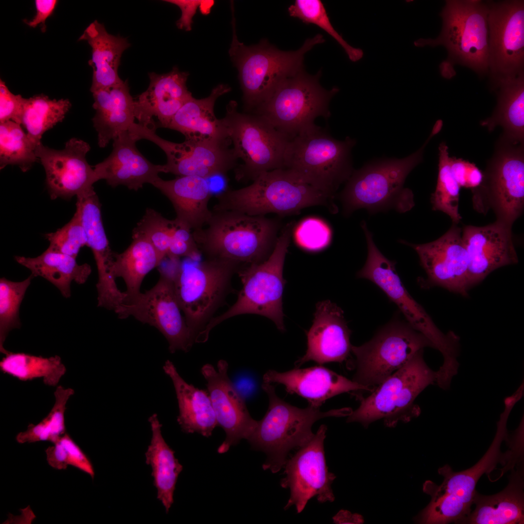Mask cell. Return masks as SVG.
Wrapping results in <instances>:
<instances>
[{
    "label": "cell",
    "instance_id": "f5cc1de1",
    "mask_svg": "<svg viewBox=\"0 0 524 524\" xmlns=\"http://www.w3.org/2000/svg\"><path fill=\"white\" fill-rule=\"evenodd\" d=\"M63 445L67 464L89 475L93 479L95 470L88 457L66 432L59 439Z\"/></svg>",
    "mask_w": 524,
    "mask_h": 524
},
{
    "label": "cell",
    "instance_id": "484cf974",
    "mask_svg": "<svg viewBox=\"0 0 524 524\" xmlns=\"http://www.w3.org/2000/svg\"><path fill=\"white\" fill-rule=\"evenodd\" d=\"M148 75L147 89L134 99L135 118L147 127L167 128L176 113L193 97L186 86L189 73L174 67L165 74Z\"/></svg>",
    "mask_w": 524,
    "mask_h": 524
},
{
    "label": "cell",
    "instance_id": "ac0fdd59",
    "mask_svg": "<svg viewBox=\"0 0 524 524\" xmlns=\"http://www.w3.org/2000/svg\"><path fill=\"white\" fill-rule=\"evenodd\" d=\"M492 85L524 73V1H486Z\"/></svg>",
    "mask_w": 524,
    "mask_h": 524
},
{
    "label": "cell",
    "instance_id": "b9f144b4",
    "mask_svg": "<svg viewBox=\"0 0 524 524\" xmlns=\"http://www.w3.org/2000/svg\"><path fill=\"white\" fill-rule=\"evenodd\" d=\"M12 121L0 123V169L8 165L18 166L26 172L39 161L36 146L22 130Z\"/></svg>",
    "mask_w": 524,
    "mask_h": 524
},
{
    "label": "cell",
    "instance_id": "2e32d148",
    "mask_svg": "<svg viewBox=\"0 0 524 524\" xmlns=\"http://www.w3.org/2000/svg\"><path fill=\"white\" fill-rule=\"evenodd\" d=\"M427 347L434 348L424 335L397 313L369 341L352 345L356 368L353 380L374 389L371 387L379 384Z\"/></svg>",
    "mask_w": 524,
    "mask_h": 524
},
{
    "label": "cell",
    "instance_id": "9f6ffc18",
    "mask_svg": "<svg viewBox=\"0 0 524 524\" xmlns=\"http://www.w3.org/2000/svg\"><path fill=\"white\" fill-rule=\"evenodd\" d=\"M333 521L336 524H362L364 522L363 517L357 513L352 514L350 512L340 510L333 518Z\"/></svg>",
    "mask_w": 524,
    "mask_h": 524
},
{
    "label": "cell",
    "instance_id": "7dc6e473",
    "mask_svg": "<svg viewBox=\"0 0 524 524\" xmlns=\"http://www.w3.org/2000/svg\"><path fill=\"white\" fill-rule=\"evenodd\" d=\"M175 220H169L151 208H147L132 231V236L143 237L149 242L160 256L167 255Z\"/></svg>",
    "mask_w": 524,
    "mask_h": 524
},
{
    "label": "cell",
    "instance_id": "cb8c5ba5",
    "mask_svg": "<svg viewBox=\"0 0 524 524\" xmlns=\"http://www.w3.org/2000/svg\"><path fill=\"white\" fill-rule=\"evenodd\" d=\"M462 239L468 254L470 288L496 269L518 262L511 227L501 222L465 226Z\"/></svg>",
    "mask_w": 524,
    "mask_h": 524
},
{
    "label": "cell",
    "instance_id": "83f0119b",
    "mask_svg": "<svg viewBox=\"0 0 524 524\" xmlns=\"http://www.w3.org/2000/svg\"><path fill=\"white\" fill-rule=\"evenodd\" d=\"M264 383L283 385L287 392L307 400L309 406L319 408L327 399L340 393L357 390L372 392L371 389L321 366L295 368L285 372L267 371Z\"/></svg>",
    "mask_w": 524,
    "mask_h": 524
},
{
    "label": "cell",
    "instance_id": "8fae6325",
    "mask_svg": "<svg viewBox=\"0 0 524 524\" xmlns=\"http://www.w3.org/2000/svg\"><path fill=\"white\" fill-rule=\"evenodd\" d=\"M242 265L218 258L182 263L174 278V286L195 341L230 291L231 278Z\"/></svg>",
    "mask_w": 524,
    "mask_h": 524
},
{
    "label": "cell",
    "instance_id": "5bb4252c",
    "mask_svg": "<svg viewBox=\"0 0 524 524\" xmlns=\"http://www.w3.org/2000/svg\"><path fill=\"white\" fill-rule=\"evenodd\" d=\"M361 227L366 238L368 254L359 278L368 279L377 286L398 308L406 321L424 335L442 354L443 360L451 361L459 355V338L453 331L445 334L435 324L424 308L409 293L395 269L396 262L388 259L378 249L362 221Z\"/></svg>",
    "mask_w": 524,
    "mask_h": 524
},
{
    "label": "cell",
    "instance_id": "52a82bcc",
    "mask_svg": "<svg viewBox=\"0 0 524 524\" xmlns=\"http://www.w3.org/2000/svg\"><path fill=\"white\" fill-rule=\"evenodd\" d=\"M262 388L268 396V410L247 440L252 449L266 454L262 468L273 473L284 467L291 450L299 448L312 438L311 427L316 421L327 417L347 416L350 411L347 408L324 412L310 406L298 408L278 397L271 383L263 382Z\"/></svg>",
    "mask_w": 524,
    "mask_h": 524
},
{
    "label": "cell",
    "instance_id": "74e56055",
    "mask_svg": "<svg viewBox=\"0 0 524 524\" xmlns=\"http://www.w3.org/2000/svg\"><path fill=\"white\" fill-rule=\"evenodd\" d=\"M15 259L34 277H41L54 285L66 298L71 295V282L83 284L91 273L88 264H79L76 258L48 248L36 257L16 256Z\"/></svg>",
    "mask_w": 524,
    "mask_h": 524
},
{
    "label": "cell",
    "instance_id": "11a10c76",
    "mask_svg": "<svg viewBox=\"0 0 524 524\" xmlns=\"http://www.w3.org/2000/svg\"><path fill=\"white\" fill-rule=\"evenodd\" d=\"M168 2L177 5L182 11L180 18L177 21V25L179 28H184L186 31L191 29L192 17L196 13L197 8L200 6L203 0H166Z\"/></svg>",
    "mask_w": 524,
    "mask_h": 524
},
{
    "label": "cell",
    "instance_id": "bcb514c9",
    "mask_svg": "<svg viewBox=\"0 0 524 524\" xmlns=\"http://www.w3.org/2000/svg\"><path fill=\"white\" fill-rule=\"evenodd\" d=\"M289 15L306 24H313L331 35L344 49L352 62L363 55L361 49L352 47L344 40L332 25L323 2L320 0H295L288 8Z\"/></svg>",
    "mask_w": 524,
    "mask_h": 524
},
{
    "label": "cell",
    "instance_id": "d4e9b609",
    "mask_svg": "<svg viewBox=\"0 0 524 524\" xmlns=\"http://www.w3.org/2000/svg\"><path fill=\"white\" fill-rule=\"evenodd\" d=\"M351 333L340 307L328 300L318 302L306 332V352L295 362L296 366L310 360L319 364L346 360L351 352Z\"/></svg>",
    "mask_w": 524,
    "mask_h": 524
},
{
    "label": "cell",
    "instance_id": "c3c4849f",
    "mask_svg": "<svg viewBox=\"0 0 524 524\" xmlns=\"http://www.w3.org/2000/svg\"><path fill=\"white\" fill-rule=\"evenodd\" d=\"M49 243L48 249L77 258L81 249L87 246V238L79 212L71 220L54 232L45 234Z\"/></svg>",
    "mask_w": 524,
    "mask_h": 524
},
{
    "label": "cell",
    "instance_id": "9a60e30c",
    "mask_svg": "<svg viewBox=\"0 0 524 524\" xmlns=\"http://www.w3.org/2000/svg\"><path fill=\"white\" fill-rule=\"evenodd\" d=\"M481 185L472 189L475 208L491 209L496 220L512 227L524 207V146L501 136Z\"/></svg>",
    "mask_w": 524,
    "mask_h": 524
},
{
    "label": "cell",
    "instance_id": "4dcf8cb0",
    "mask_svg": "<svg viewBox=\"0 0 524 524\" xmlns=\"http://www.w3.org/2000/svg\"><path fill=\"white\" fill-rule=\"evenodd\" d=\"M77 198L76 210L80 214L85 232L87 246L92 251L97 267L98 294L103 298L111 297L119 291L115 279L110 273L115 252L110 248L104 229L101 204L95 191Z\"/></svg>",
    "mask_w": 524,
    "mask_h": 524
},
{
    "label": "cell",
    "instance_id": "f35d334b",
    "mask_svg": "<svg viewBox=\"0 0 524 524\" xmlns=\"http://www.w3.org/2000/svg\"><path fill=\"white\" fill-rule=\"evenodd\" d=\"M132 242L121 253H115L110 273L115 279L121 277L127 287V296L135 295L145 277L157 267L163 258L151 244L145 238L132 236Z\"/></svg>",
    "mask_w": 524,
    "mask_h": 524
},
{
    "label": "cell",
    "instance_id": "3957f363",
    "mask_svg": "<svg viewBox=\"0 0 524 524\" xmlns=\"http://www.w3.org/2000/svg\"><path fill=\"white\" fill-rule=\"evenodd\" d=\"M439 132L433 127L422 147L407 157L377 160L353 170L339 195L343 214L348 216L360 209L370 214L391 210L402 213L411 210L415 205L414 195L404 187L405 180L422 161L426 145Z\"/></svg>",
    "mask_w": 524,
    "mask_h": 524
},
{
    "label": "cell",
    "instance_id": "7402d4cb",
    "mask_svg": "<svg viewBox=\"0 0 524 524\" xmlns=\"http://www.w3.org/2000/svg\"><path fill=\"white\" fill-rule=\"evenodd\" d=\"M90 150L87 143L76 138L70 139L61 150L49 148L42 143L36 147L35 154L44 168L52 199H69L94 191L93 185L98 180L86 159Z\"/></svg>",
    "mask_w": 524,
    "mask_h": 524
},
{
    "label": "cell",
    "instance_id": "d590c367",
    "mask_svg": "<svg viewBox=\"0 0 524 524\" xmlns=\"http://www.w3.org/2000/svg\"><path fill=\"white\" fill-rule=\"evenodd\" d=\"M497 90V104L492 115L481 122L492 131L503 128V136L516 143L524 140V73L500 81L493 85Z\"/></svg>",
    "mask_w": 524,
    "mask_h": 524
},
{
    "label": "cell",
    "instance_id": "277c9868",
    "mask_svg": "<svg viewBox=\"0 0 524 524\" xmlns=\"http://www.w3.org/2000/svg\"><path fill=\"white\" fill-rule=\"evenodd\" d=\"M212 211L202 229L193 231L205 258L242 265L261 263L271 254L280 229L278 219L233 211Z\"/></svg>",
    "mask_w": 524,
    "mask_h": 524
},
{
    "label": "cell",
    "instance_id": "1f68e13d",
    "mask_svg": "<svg viewBox=\"0 0 524 524\" xmlns=\"http://www.w3.org/2000/svg\"><path fill=\"white\" fill-rule=\"evenodd\" d=\"M522 461L512 470L509 483L499 492L485 495L476 491L474 510L461 524H523L524 523V467Z\"/></svg>",
    "mask_w": 524,
    "mask_h": 524
},
{
    "label": "cell",
    "instance_id": "ee69618b",
    "mask_svg": "<svg viewBox=\"0 0 524 524\" xmlns=\"http://www.w3.org/2000/svg\"><path fill=\"white\" fill-rule=\"evenodd\" d=\"M448 147L445 142L439 147L438 175L436 189L431 195L432 210L448 215L454 224L458 223L461 216L458 212L460 187L453 176L450 169Z\"/></svg>",
    "mask_w": 524,
    "mask_h": 524
},
{
    "label": "cell",
    "instance_id": "30bf717a",
    "mask_svg": "<svg viewBox=\"0 0 524 524\" xmlns=\"http://www.w3.org/2000/svg\"><path fill=\"white\" fill-rule=\"evenodd\" d=\"M440 16L442 28L435 39L420 38L416 47L443 46L448 60L471 68L480 76L489 72V30L486 2L447 0Z\"/></svg>",
    "mask_w": 524,
    "mask_h": 524
},
{
    "label": "cell",
    "instance_id": "8992f818",
    "mask_svg": "<svg viewBox=\"0 0 524 524\" xmlns=\"http://www.w3.org/2000/svg\"><path fill=\"white\" fill-rule=\"evenodd\" d=\"M295 225L294 221L280 230L275 247L264 262L242 265L237 272L242 283L237 300L226 312L213 317L196 338L197 343L207 341L211 330L230 317L255 314L271 320L278 330H285L282 296L286 281L283 277L286 255Z\"/></svg>",
    "mask_w": 524,
    "mask_h": 524
},
{
    "label": "cell",
    "instance_id": "f6af8a7d",
    "mask_svg": "<svg viewBox=\"0 0 524 524\" xmlns=\"http://www.w3.org/2000/svg\"><path fill=\"white\" fill-rule=\"evenodd\" d=\"M34 277L31 275L21 281H13L5 278L0 279V350L8 351L3 343L9 332L20 327L19 310L26 292Z\"/></svg>",
    "mask_w": 524,
    "mask_h": 524
},
{
    "label": "cell",
    "instance_id": "4fadbf2b",
    "mask_svg": "<svg viewBox=\"0 0 524 524\" xmlns=\"http://www.w3.org/2000/svg\"><path fill=\"white\" fill-rule=\"evenodd\" d=\"M321 72L311 75L304 70L283 82L253 114L262 116L290 138L314 125V120L330 115L329 104L339 89L323 88Z\"/></svg>",
    "mask_w": 524,
    "mask_h": 524
},
{
    "label": "cell",
    "instance_id": "681fc988",
    "mask_svg": "<svg viewBox=\"0 0 524 524\" xmlns=\"http://www.w3.org/2000/svg\"><path fill=\"white\" fill-rule=\"evenodd\" d=\"M332 236L330 228L324 221L314 218L302 220L296 227L295 237L297 244L309 251H317L330 244Z\"/></svg>",
    "mask_w": 524,
    "mask_h": 524
},
{
    "label": "cell",
    "instance_id": "7bdbcfd3",
    "mask_svg": "<svg viewBox=\"0 0 524 524\" xmlns=\"http://www.w3.org/2000/svg\"><path fill=\"white\" fill-rule=\"evenodd\" d=\"M74 393V390L71 388L58 386L54 393L55 402L49 413L37 424H30L26 430L18 433L16 437V442L21 444L40 441L55 442L66 433V404Z\"/></svg>",
    "mask_w": 524,
    "mask_h": 524
},
{
    "label": "cell",
    "instance_id": "f546056e",
    "mask_svg": "<svg viewBox=\"0 0 524 524\" xmlns=\"http://www.w3.org/2000/svg\"><path fill=\"white\" fill-rule=\"evenodd\" d=\"M152 185L170 201L178 223L192 232L206 226L212 214L208 207L212 192L207 179L183 176L165 180L159 177Z\"/></svg>",
    "mask_w": 524,
    "mask_h": 524
},
{
    "label": "cell",
    "instance_id": "ab89813d",
    "mask_svg": "<svg viewBox=\"0 0 524 524\" xmlns=\"http://www.w3.org/2000/svg\"><path fill=\"white\" fill-rule=\"evenodd\" d=\"M5 355L0 362L1 371L22 381L43 378L46 385L55 386L66 372L58 356L44 358L9 351Z\"/></svg>",
    "mask_w": 524,
    "mask_h": 524
},
{
    "label": "cell",
    "instance_id": "e575fe53",
    "mask_svg": "<svg viewBox=\"0 0 524 524\" xmlns=\"http://www.w3.org/2000/svg\"><path fill=\"white\" fill-rule=\"evenodd\" d=\"M163 369L175 389L180 412L177 421L182 431L210 437L218 424L209 393L187 383L170 360L166 361Z\"/></svg>",
    "mask_w": 524,
    "mask_h": 524
},
{
    "label": "cell",
    "instance_id": "9c48e42d",
    "mask_svg": "<svg viewBox=\"0 0 524 524\" xmlns=\"http://www.w3.org/2000/svg\"><path fill=\"white\" fill-rule=\"evenodd\" d=\"M424 349L417 352L402 368L377 385L371 394L363 398L355 410L348 415L347 422H359L367 427L371 423L383 419L388 427H394L399 421L408 422L418 417L421 409L414 404L417 396L436 381V372L426 364Z\"/></svg>",
    "mask_w": 524,
    "mask_h": 524
},
{
    "label": "cell",
    "instance_id": "4316f807",
    "mask_svg": "<svg viewBox=\"0 0 524 524\" xmlns=\"http://www.w3.org/2000/svg\"><path fill=\"white\" fill-rule=\"evenodd\" d=\"M138 140L129 131L114 139L111 153L94 166L98 180H105L113 187L124 185L137 191L145 183L152 184L160 173H165L164 165L152 164L140 153L136 146Z\"/></svg>",
    "mask_w": 524,
    "mask_h": 524
},
{
    "label": "cell",
    "instance_id": "e0dca14e",
    "mask_svg": "<svg viewBox=\"0 0 524 524\" xmlns=\"http://www.w3.org/2000/svg\"><path fill=\"white\" fill-rule=\"evenodd\" d=\"M160 278L150 290L127 296L114 311L120 319L131 316L158 329L165 337L172 353L189 351L195 340L181 313L174 286L178 270L170 262L158 266Z\"/></svg>",
    "mask_w": 524,
    "mask_h": 524
},
{
    "label": "cell",
    "instance_id": "836d02e7",
    "mask_svg": "<svg viewBox=\"0 0 524 524\" xmlns=\"http://www.w3.org/2000/svg\"><path fill=\"white\" fill-rule=\"evenodd\" d=\"M86 41L92 49L89 65L93 69L90 91L93 93L121 83L118 74L120 58L130 46L126 38L108 33L104 25L95 20L79 38Z\"/></svg>",
    "mask_w": 524,
    "mask_h": 524
},
{
    "label": "cell",
    "instance_id": "44dd1931",
    "mask_svg": "<svg viewBox=\"0 0 524 524\" xmlns=\"http://www.w3.org/2000/svg\"><path fill=\"white\" fill-rule=\"evenodd\" d=\"M399 242L412 247L417 253L427 278L420 279L421 287L443 288L463 296L471 289L469 262L462 239L461 229L453 224L443 235L433 241L421 244Z\"/></svg>",
    "mask_w": 524,
    "mask_h": 524
},
{
    "label": "cell",
    "instance_id": "db71d44e",
    "mask_svg": "<svg viewBox=\"0 0 524 524\" xmlns=\"http://www.w3.org/2000/svg\"><path fill=\"white\" fill-rule=\"evenodd\" d=\"M57 3L58 0H35L36 14L32 20H25V23L32 28H35L41 24L43 26L42 30L45 32L46 20L52 14Z\"/></svg>",
    "mask_w": 524,
    "mask_h": 524
},
{
    "label": "cell",
    "instance_id": "7c38bea8",
    "mask_svg": "<svg viewBox=\"0 0 524 524\" xmlns=\"http://www.w3.org/2000/svg\"><path fill=\"white\" fill-rule=\"evenodd\" d=\"M222 120L236 158L243 163L234 169L238 181L253 180L261 174L283 168L284 157L291 139L267 120L255 114L241 113L230 101Z\"/></svg>",
    "mask_w": 524,
    "mask_h": 524
},
{
    "label": "cell",
    "instance_id": "603a6c76",
    "mask_svg": "<svg viewBox=\"0 0 524 524\" xmlns=\"http://www.w3.org/2000/svg\"><path fill=\"white\" fill-rule=\"evenodd\" d=\"M228 363L219 360L217 369L210 364L201 368L207 381V387L218 425L224 430L226 437L219 446L218 453L227 452L231 446L243 439L249 438L256 428L258 421L253 419L244 398L228 375Z\"/></svg>",
    "mask_w": 524,
    "mask_h": 524
},
{
    "label": "cell",
    "instance_id": "5b68a950",
    "mask_svg": "<svg viewBox=\"0 0 524 524\" xmlns=\"http://www.w3.org/2000/svg\"><path fill=\"white\" fill-rule=\"evenodd\" d=\"M231 9L233 36L229 53L238 70L245 108L253 112L286 79L304 70L305 53L325 40L321 34H317L295 51L279 50L265 39L247 46L238 40L233 4Z\"/></svg>",
    "mask_w": 524,
    "mask_h": 524
},
{
    "label": "cell",
    "instance_id": "f907efd6",
    "mask_svg": "<svg viewBox=\"0 0 524 524\" xmlns=\"http://www.w3.org/2000/svg\"><path fill=\"white\" fill-rule=\"evenodd\" d=\"M174 220L175 226L166 256L179 258L185 257L195 262L200 261L202 254L192 230Z\"/></svg>",
    "mask_w": 524,
    "mask_h": 524
},
{
    "label": "cell",
    "instance_id": "6da1fadb",
    "mask_svg": "<svg viewBox=\"0 0 524 524\" xmlns=\"http://www.w3.org/2000/svg\"><path fill=\"white\" fill-rule=\"evenodd\" d=\"M214 211H233L251 215L294 214L311 206L338 212L335 200L290 170L279 168L259 175L248 186L228 189L216 196Z\"/></svg>",
    "mask_w": 524,
    "mask_h": 524
},
{
    "label": "cell",
    "instance_id": "ffe728a7",
    "mask_svg": "<svg viewBox=\"0 0 524 524\" xmlns=\"http://www.w3.org/2000/svg\"><path fill=\"white\" fill-rule=\"evenodd\" d=\"M156 129L134 122L129 131L138 140H149L165 153L167 163L165 173L177 176H194L207 179L215 176H225L238 165L233 149L228 147L186 140L180 143L162 138Z\"/></svg>",
    "mask_w": 524,
    "mask_h": 524
},
{
    "label": "cell",
    "instance_id": "8d00e7d4",
    "mask_svg": "<svg viewBox=\"0 0 524 524\" xmlns=\"http://www.w3.org/2000/svg\"><path fill=\"white\" fill-rule=\"evenodd\" d=\"M152 430L150 444L145 453L146 462L152 468L153 485L157 490V499L168 513L174 503V492L179 474L183 467L174 455L175 452L164 440L162 425L156 414L148 419Z\"/></svg>",
    "mask_w": 524,
    "mask_h": 524
},
{
    "label": "cell",
    "instance_id": "ba28073f",
    "mask_svg": "<svg viewBox=\"0 0 524 524\" xmlns=\"http://www.w3.org/2000/svg\"><path fill=\"white\" fill-rule=\"evenodd\" d=\"M354 139L340 141L315 124L291 138L283 168L335 200L340 186L352 174Z\"/></svg>",
    "mask_w": 524,
    "mask_h": 524
},
{
    "label": "cell",
    "instance_id": "d6986e66",
    "mask_svg": "<svg viewBox=\"0 0 524 524\" xmlns=\"http://www.w3.org/2000/svg\"><path fill=\"white\" fill-rule=\"evenodd\" d=\"M327 429L325 425H321L312 438L286 461L280 485L290 489V496L284 510L295 506L299 513L314 496L321 503L334 500L331 484L336 475L328 471L325 456Z\"/></svg>",
    "mask_w": 524,
    "mask_h": 524
},
{
    "label": "cell",
    "instance_id": "f1b7e54d",
    "mask_svg": "<svg viewBox=\"0 0 524 524\" xmlns=\"http://www.w3.org/2000/svg\"><path fill=\"white\" fill-rule=\"evenodd\" d=\"M230 87L220 84L213 88L207 98L192 97L173 117L167 128L182 133L185 139L228 147L231 143L222 119L214 113L216 100L228 93Z\"/></svg>",
    "mask_w": 524,
    "mask_h": 524
},
{
    "label": "cell",
    "instance_id": "d6a6232c",
    "mask_svg": "<svg viewBox=\"0 0 524 524\" xmlns=\"http://www.w3.org/2000/svg\"><path fill=\"white\" fill-rule=\"evenodd\" d=\"M92 93L96 110L92 121L98 132V146L104 147L119 133L129 131L135 122L134 99L130 94L127 81Z\"/></svg>",
    "mask_w": 524,
    "mask_h": 524
},
{
    "label": "cell",
    "instance_id": "60d3db41",
    "mask_svg": "<svg viewBox=\"0 0 524 524\" xmlns=\"http://www.w3.org/2000/svg\"><path fill=\"white\" fill-rule=\"evenodd\" d=\"M71 107L68 99H51L43 94L26 98L21 125L37 146L44 133L62 121Z\"/></svg>",
    "mask_w": 524,
    "mask_h": 524
},
{
    "label": "cell",
    "instance_id": "7a4b0ae2",
    "mask_svg": "<svg viewBox=\"0 0 524 524\" xmlns=\"http://www.w3.org/2000/svg\"><path fill=\"white\" fill-rule=\"evenodd\" d=\"M508 418L506 413L500 414L492 443L475 465L455 472L446 464L438 469V473L444 477L440 485L430 480L424 483L423 491L431 497L424 509L430 521L437 524H461L471 512L477 491L476 486L481 476L497 469L498 464L508 470L514 467L520 454L518 447L509 444L506 452L503 453L501 450L502 442L507 440L509 435L507 427Z\"/></svg>",
    "mask_w": 524,
    "mask_h": 524
},
{
    "label": "cell",
    "instance_id": "816d5d0a",
    "mask_svg": "<svg viewBox=\"0 0 524 524\" xmlns=\"http://www.w3.org/2000/svg\"><path fill=\"white\" fill-rule=\"evenodd\" d=\"M26 98L13 94L5 83L0 80V123L12 121L21 125Z\"/></svg>",
    "mask_w": 524,
    "mask_h": 524
}]
</instances>
